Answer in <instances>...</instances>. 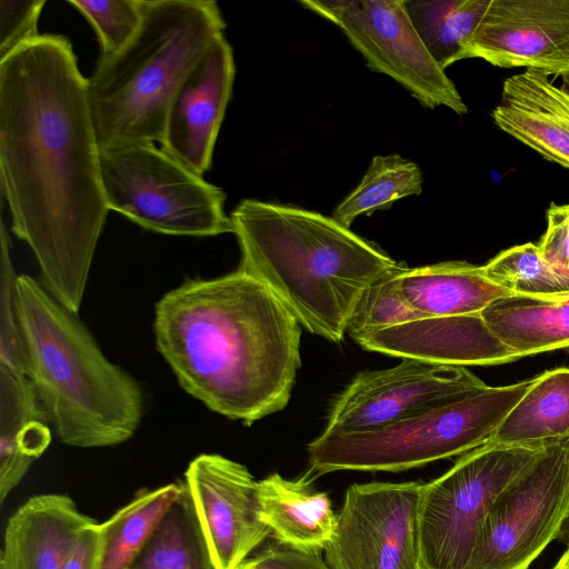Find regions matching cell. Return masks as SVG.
<instances>
[{
    "label": "cell",
    "instance_id": "cell-25",
    "mask_svg": "<svg viewBox=\"0 0 569 569\" xmlns=\"http://www.w3.org/2000/svg\"><path fill=\"white\" fill-rule=\"evenodd\" d=\"M489 4L490 0H405L415 29L443 70L465 59Z\"/></svg>",
    "mask_w": 569,
    "mask_h": 569
},
{
    "label": "cell",
    "instance_id": "cell-6",
    "mask_svg": "<svg viewBox=\"0 0 569 569\" xmlns=\"http://www.w3.org/2000/svg\"><path fill=\"white\" fill-rule=\"evenodd\" d=\"M533 379L487 387L371 431L321 433L308 443L310 472H398L461 456L487 443Z\"/></svg>",
    "mask_w": 569,
    "mask_h": 569
},
{
    "label": "cell",
    "instance_id": "cell-21",
    "mask_svg": "<svg viewBox=\"0 0 569 569\" xmlns=\"http://www.w3.org/2000/svg\"><path fill=\"white\" fill-rule=\"evenodd\" d=\"M408 302L425 318L480 313L489 305L512 296L483 274L482 266L445 261L398 272Z\"/></svg>",
    "mask_w": 569,
    "mask_h": 569
},
{
    "label": "cell",
    "instance_id": "cell-8",
    "mask_svg": "<svg viewBox=\"0 0 569 569\" xmlns=\"http://www.w3.org/2000/svg\"><path fill=\"white\" fill-rule=\"evenodd\" d=\"M538 445L487 442L423 483L419 537L425 569H467L496 498L541 453Z\"/></svg>",
    "mask_w": 569,
    "mask_h": 569
},
{
    "label": "cell",
    "instance_id": "cell-19",
    "mask_svg": "<svg viewBox=\"0 0 569 569\" xmlns=\"http://www.w3.org/2000/svg\"><path fill=\"white\" fill-rule=\"evenodd\" d=\"M309 477L291 480L274 472L260 480L261 516L282 547L320 555L335 535L337 515L328 495L315 490Z\"/></svg>",
    "mask_w": 569,
    "mask_h": 569
},
{
    "label": "cell",
    "instance_id": "cell-24",
    "mask_svg": "<svg viewBox=\"0 0 569 569\" xmlns=\"http://www.w3.org/2000/svg\"><path fill=\"white\" fill-rule=\"evenodd\" d=\"M131 569H214L186 482Z\"/></svg>",
    "mask_w": 569,
    "mask_h": 569
},
{
    "label": "cell",
    "instance_id": "cell-17",
    "mask_svg": "<svg viewBox=\"0 0 569 569\" xmlns=\"http://www.w3.org/2000/svg\"><path fill=\"white\" fill-rule=\"evenodd\" d=\"M492 119L546 160L569 169V92L549 76L526 70L507 78Z\"/></svg>",
    "mask_w": 569,
    "mask_h": 569
},
{
    "label": "cell",
    "instance_id": "cell-2",
    "mask_svg": "<svg viewBox=\"0 0 569 569\" xmlns=\"http://www.w3.org/2000/svg\"><path fill=\"white\" fill-rule=\"evenodd\" d=\"M156 346L181 388L246 426L282 410L301 365V326L239 268L190 279L156 305Z\"/></svg>",
    "mask_w": 569,
    "mask_h": 569
},
{
    "label": "cell",
    "instance_id": "cell-23",
    "mask_svg": "<svg viewBox=\"0 0 569 569\" xmlns=\"http://www.w3.org/2000/svg\"><path fill=\"white\" fill-rule=\"evenodd\" d=\"M563 437H569V368H557L533 378L488 442L538 445Z\"/></svg>",
    "mask_w": 569,
    "mask_h": 569
},
{
    "label": "cell",
    "instance_id": "cell-38",
    "mask_svg": "<svg viewBox=\"0 0 569 569\" xmlns=\"http://www.w3.org/2000/svg\"><path fill=\"white\" fill-rule=\"evenodd\" d=\"M561 78H562V86H561V88L569 92V74L563 76Z\"/></svg>",
    "mask_w": 569,
    "mask_h": 569
},
{
    "label": "cell",
    "instance_id": "cell-11",
    "mask_svg": "<svg viewBox=\"0 0 569 569\" xmlns=\"http://www.w3.org/2000/svg\"><path fill=\"white\" fill-rule=\"evenodd\" d=\"M421 481L353 483L326 547L329 569H425L419 537Z\"/></svg>",
    "mask_w": 569,
    "mask_h": 569
},
{
    "label": "cell",
    "instance_id": "cell-27",
    "mask_svg": "<svg viewBox=\"0 0 569 569\" xmlns=\"http://www.w3.org/2000/svg\"><path fill=\"white\" fill-rule=\"evenodd\" d=\"M418 164L399 154L376 156L358 186L337 206L332 218L350 228L359 216L386 210L399 199L422 192Z\"/></svg>",
    "mask_w": 569,
    "mask_h": 569
},
{
    "label": "cell",
    "instance_id": "cell-12",
    "mask_svg": "<svg viewBox=\"0 0 569 569\" xmlns=\"http://www.w3.org/2000/svg\"><path fill=\"white\" fill-rule=\"evenodd\" d=\"M401 359L387 369L359 372L333 400L321 433L371 431L488 387L465 366Z\"/></svg>",
    "mask_w": 569,
    "mask_h": 569
},
{
    "label": "cell",
    "instance_id": "cell-29",
    "mask_svg": "<svg viewBox=\"0 0 569 569\" xmlns=\"http://www.w3.org/2000/svg\"><path fill=\"white\" fill-rule=\"evenodd\" d=\"M403 266L373 282L362 293L347 326V333L353 340L372 331L423 319L400 289L398 272Z\"/></svg>",
    "mask_w": 569,
    "mask_h": 569
},
{
    "label": "cell",
    "instance_id": "cell-22",
    "mask_svg": "<svg viewBox=\"0 0 569 569\" xmlns=\"http://www.w3.org/2000/svg\"><path fill=\"white\" fill-rule=\"evenodd\" d=\"M491 332L520 358L569 349V292L510 296L480 312Z\"/></svg>",
    "mask_w": 569,
    "mask_h": 569
},
{
    "label": "cell",
    "instance_id": "cell-36",
    "mask_svg": "<svg viewBox=\"0 0 569 569\" xmlns=\"http://www.w3.org/2000/svg\"><path fill=\"white\" fill-rule=\"evenodd\" d=\"M557 540L565 543L566 546L569 545V515L567 516L558 532Z\"/></svg>",
    "mask_w": 569,
    "mask_h": 569
},
{
    "label": "cell",
    "instance_id": "cell-26",
    "mask_svg": "<svg viewBox=\"0 0 569 569\" xmlns=\"http://www.w3.org/2000/svg\"><path fill=\"white\" fill-rule=\"evenodd\" d=\"M180 488L181 482H178L143 490L100 523L103 541L101 569H131Z\"/></svg>",
    "mask_w": 569,
    "mask_h": 569
},
{
    "label": "cell",
    "instance_id": "cell-37",
    "mask_svg": "<svg viewBox=\"0 0 569 569\" xmlns=\"http://www.w3.org/2000/svg\"><path fill=\"white\" fill-rule=\"evenodd\" d=\"M552 569H569V551L568 549L560 556Z\"/></svg>",
    "mask_w": 569,
    "mask_h": 569
},
{
    "label": "cell",
    "instance_id": "cell-1",
    "mask_svg": "<svg viewBox=\"0 0 569 569\" xmlns=\"http://www.w3.org/2000/svg\"><path fill=\"white\" fill-rule=\"evenodd\" d=\"M0 180L42 284L78 313L109 208L87 78L63 36L40 34L0 60Z\"/></svg>",
    "mask_w": 569,
    "mask_h": 569
},
{
    "label": "cell",
    "instance_id": "cell-5",
    "mask_svg": "<svg viewBox=\"0 0 569 569\" xmlns=\"http://www.w3.org/2000/svg\"><path fill=\"white\" fill-rule=\"evenodd\" d=\"M224 28L216 1L146 0L133 38L87 78L100 150L160 143L173 97Z\"/></svg>",
    "mask_w": 569,
    "mask_h": 569
},
{
    "label": "cell",
    "instance_id": "cell-32",
    "mask_svg": "<svg viewBox=\"0 0 569 569\" xmlns=\"http://www.w3.org/2000/svg\"><path fill=\"white\" fill-rule=\"evenodd\" d=\"M46 0H0V60L40 36Z\"/></svg>",
    "mask_w": 569,
    "mask_h": 569
},
{
    "label": "cell",
    "instance_id": "cell-13",
    "mask_svg": "<svg viewBox=\"0 0 569 569\" xmlns=\"http://www.w3.org/2000/svg\"><path fill=\"white\" fill-rule=\"evenodd\" d=\"M184 476L214 569H236L271 535L259 481L243 465L216 453L194 458Z\"/></svg>",
    "mask_w": 569,
    "mask_h": 569
},
{
    "label": "cell",
    "instance_id": "cell-33",
    "mask_svg": "<svg viewBox=\"0 0 569 569\" xmlns=\"http://www.w3.org/2000/svg\"><path fill=\"white\" fill-rule=\"evenodd\" d=\"M546 216L547 229L537 246L550 268L569 282V203L551 202Z\"/></svg>",
    "mask_w": 569,
    "mask_h": 569
},
{
    "label": "cell",
    "instance_id": "cell-18",
    "mask_svg": "<svg viewBox=\"0 0 569 569\" xmlns=\"http://www.w3.org/2000/svg\"><path fill=\"white\" fill-rule=\"evenodd\" d=\"M93 522L68 496H34L8 521L0 569H63L81 531Z\"/></svg>",
    "mask_w": 569,
    "mask_h": 569
},
{
    "label": "cell",
    "instance_id": "cell-39",
    "mask_svg": "<svg viewBox=\"0 0 569 569\" xmlns=\"http://www.w3.org/2000/svg\"><path fill=\"white\" fill-rule=\"evenodd\" d=\"M567 549H568V551H569V545L567 546Z\"/></svg>",
    "mask_w": 569,
    "mask_h": 569
},
{
    "label": "cell",
    "instance_id": "cell-20",
    "mask_svg": "<svg viewBox=\"0 0 569 569\" xmlns=\"http://www.w3.org/2000/svg\"><path fill=\"white\" fill-rule=\"evenodd\" d=\"M49 419L26 375L0 365V502L51 441Z\"/></svg>",
    "mask_w": 569,
    "mask_h": 569
},
{
    "label": "cell",
    "instance_id": "cell-7",
    "mask_svg": "<svg viewBox=\"0 0 569 569\" xmlns=\"http://www.w3.org/2000/svg\"><path fill=\"white\" fill-rule=\"evenodd\" d=\"M100 171L109 210L147 230L191 237L233 233L224 191L156 143L102 149Z\"/></svg>",
    "mask_w": 569,
    "mask_h": 569
},
{
    "label": "cell",
    "instance_id": "cell-16",
    "mask_svg": "<svg viewBox=\"0 0 569 569\" xmlns=\"http://www.w3.org/2000/svg\"><path fill=\"white\" fill-rule=\"evenodd\" d=\"M355 341L369 351L465 367L520 359L491 332L480 313L419 319Z\"/></svg>",
    "mask_w": 569,
    "mask_h": 569
},
{
    "label": "cell",
    "instance_id": "cell-10",
    "mask_svg": "<svg viewBox=\"0 0 569 569\" xmlns=\"http://www.w3.org/2000/svg\"><path fill=\"white\" fill-rule=\"evenodd\" d=\"M336 24L362 54L368 68L400 83L420 104L468 108L455 83L432 58L405 8V0H301Z\"/></svg>",
    "mask_w": 569,
    "mask_h": 569
},
{
    "label": "cell",
    "instance_id": "cell-31",
    "mask_svg": "<svg viewBox=\"0 0 569 569\" xmlns=\"http://www.w3.org/2000/svg\"><path fill=\"white\" fill-rule=\"evenodd\" d=\"M93 28L101 56L122 49L137 33L146 0H68Z\"/></svg>",
    "mask_w": 569,
    "mask_h": 569
},
{
    "label": "cell",
    "instance_id": "cell-4",
    "mask_svg": "<svg viewBox=\"0 0 569 569\" xmlns=\"http://www.w3.org/2000/svg\"><path fill=\"white\" fill-rule=\"evenodd\" d=\"M26 376L59 439L71 447L122 443L143 412L139 383L101 351L72 312L28 274L18 279Z\"/></svg>",
    "mask_w": 569,
    "mask_h": 569
},
{
    "label": "cell",
    "instance_id": "cell-28",
    "mask_svg": "<svg viewBox=\"0 0 569 569\" xmlns=\"http://www.w3.org/2000/svg\"><path fill=\"white\" fill-rule=\"evenodd\" d=\"M483 274L512 296L547 297L569 292V282L546 262L537 244L528 242L501 251L482 266Z\"/></svg>",
    "mask_w": 569,
    "mask_h": 569
},
{
    "label": "cell",
    "instance_id": "cell-35",
    "mask_svg": "<svg viewBox=\"0 0 569 569\" xmlns=\"http://www.w3.org/2000/svg\"><path fill=\"white\" fill-rule=\"evenodd\" d=\"M102 543L100 523L87 526L78 537L63 569H101Z\"/></svg>",
    "mask_w": 569,
    "mask_h": 569
},
{
    "label": "cell",
    "instance_id": "cell-30",
    "mask_svg": "<svg viewBox=\"0 0 569 569\" xmlns=\"http://www.w3.org/2000/svg\"><path fill=\"white\" fill-rule=\"evenodd\" d=\"M10 236L0 227V365L26 375V346L21 327L18 279L10 252Z\"/></svg>",
    "mask_w": 569,
    "mask_h": 569
},
{
    "label": "cell",
    "instance_id": "cell-34",
    "mask_svg": "<svg viewBox=\"0 0 569 569\" xmlns=\"http://www.w3.org/2000/svg\"><path fill=\"white\" fill-rule=\"evenodd\" d=\"M236 569H329L320 555H307L286 547L269 548L244 559Z\"/></svg>",
    "mask_w": 569,
    "mask_h": 569
},
{
    "label": "cell",
    "instance_id": "cell-9",
    "mask_svg": "<svg viewBox=\"0 0 569 569\" xmlns=\"http://www.w3.org/2000/svg\"><path fill=\"white\" fill-rule=\"evenodd\" d=\"M569 515V437L539 457L496 498L467 569H528Z\"/></svg>",
    "mask_w": 569,
    "mask_h": 569
},
{
    "label": "cell",
    "instance_id": "cell-15",
    "mask_svg": "<svg viewBox=\"0 0 569 569\" xmlns=\"http://www.w3.org/2000/svg\"><path fill=\"white\" fill-rule=\"evenodd\" d=\"M234 76L233 51L222 34L184 79L170 104L161 148L199 176L211 168Z\"/></svg>",
    "mask_w": 569,
    "mask_h": 569
},
{
    "label": "cell",
    "instance_id": "cell-3",
    "mask_svg": "<svg viewBox=\"0 0 569 569\" xmlns=\"http://www.w3.org/2000/svg\"><path fill=\"white\" fill-rule=\"evenodd\" d=\"M230 218L239 269L300 326L333 343L343 340L366 289L403 263L332 217L297 206L243 199Z\"/></svg>",
    "mask_w": 569,
    "mask_h": 569
},
{
    "label": "cell",
    "instance_id": "cell-14",
    "mask_svg": "<svg viewBox=\"0 0 569 569\" xmlns=\"http://www.w3.org/2000/svg\"><path fill=\"white\" fill-rule=\"evenodd\" d=\"M466 58L569 74V0H490Z\"/></svg>",
    "mask_w": 569,
    "mask_h": 569
}]
</instances>
